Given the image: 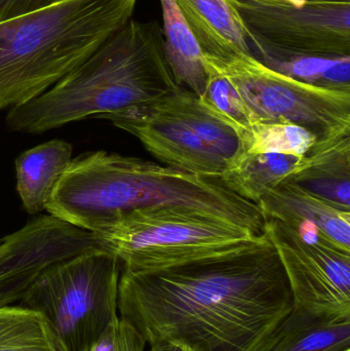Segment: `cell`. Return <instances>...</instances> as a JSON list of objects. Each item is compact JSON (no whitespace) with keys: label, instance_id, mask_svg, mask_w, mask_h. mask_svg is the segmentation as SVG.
Returning <instances> with one entry per match:
<instances>
[{"label":"cell","instance_id":"6da1fadb","mask_svg":"<svg viewBox=\"0 0 350 351\" xmlns=\"http://www.w3.org/2000/svg\"><path fill=\"white\" fill-rule=\"evenodd\" d=\"M293 309L266 233L242 247L155 269L121 270L119 317L147 344L192 351H268Z\"/></svg>","mask_w":350,"mask_h":351},{"label":"cell","instance_id":"7a4b0ae2","mask_svg":"<svg viewBox=\"0 0 350 351\" xmlns=\"http://www.w3.org/2000/svg\"><path fill=\"white\" fill-rule=\"evenodd\" d=\"M158 206L189 208L265 234V218L258 206L236 195L216 178L104 150L71 160L45 210L95 233L134 210Z\"/></svg>","mask_w":350,"mask_h":351},{"label":"cell","instance_id":"3957f363","mask_svg":"<svg viewBox=\"0 0 350 351\" xmlns=\"http://www.w3.org/2000/svg\"><path fill=\"white\" fill-rule=\"evenodd\" d=\"M180 88L158 21L131 20L47 92L10 108L5 125L10 132L37 135L92 115L153 104Z\"/></svg>","mask_w":350,"mask_h":351},{"label":"cell","instance_id":"277c9868","mask_svg":"<svg viewBox=\"0 0 350 351\" xmlns=\"http://www.w3.org/2000/svg\"><path fill=\"white\" fill-rule=\"evenodd\" d=\"M138 0H63L0 22V109L42 95L132 20Z\"/></svg>","mask_w":350,"mask_h":351},{"label":"cell","instance_id":"5b68a950","mask_svg":"<svg viewBox=\"0 0 350 351\" xmlns=\"http://www.w3.org/2000/svg\"><path fill=\"white\" fill-rule=\"evenodd\" d=\"M123 265L106 250L55 262L36 276L18 304L40 313L69 351H84L118 319Z\"/></svg>","mask_w":350,"mask_h":351},{"label":"cell","instance_id":"8992f818","mask_svg":"<svg viewBox=\"0 0 350 351\" xmlns=\"http://www.w3.org/2000/svg\"><path fill=\"white\" fill-rule=\"evenodd\" d=\"M92 234L129 271L189 261L261 237L245 227L176 206L134 210Z\"/></svg>","mask_w":350,"mask_h":351},{"label":"cell","instance_id":"52a82bcc","mask_svg":"<svg viewBox=\"0 0 350 351\" xmlns=\"http://www.w3.org/2000/svg\"><path fill=\"white\" fill-rule=\"evenodd\" d=\"M253 57L273 68L304 58H350V2L225 0Z\"/></svg>","mask_w":350,"mask_h":351},{"label":"cell","instance_id":"ba28073f","mask_svg":"<svg viewBox=\"0 0 350 351\" xmlns=\"http://www.w3.org/2000/svg\"><path fill=\"white\" fill-rule=\"evenodd\" d=\"M203 58L234 84L251 125L290 121L318 140L350 132V90L322 88L275 71L249 53L224 61Z\"/></svg>","mask_w":350,"mask_h":351},{"label":"cell","instance_id":"9c48e42d","mask_svg":"<svg viewBox=\"0 0 350 351\" xmlns=\"http://www.w3.org/2000/svg\"><path fill=\"white\" fill-rule=\"evenodd\" d=\"M279 254L293 307L328 317H350V252L329 241L308 243L289 225L265 219Z\"/></svg>","mask_w":350,"mask_h":351},{"label":"cell","instance_id":"30bf717a","mask_svg":"<svg viewBox=\"0 0 350 351\" xmlns=\"http://www.w3.org/2000/svg\"><path fill=\"white\" fill-rule=\"evenodd\" d=\"M100 247L92 232L51 215L36 217L2 237L0 245V306L16 304L33 280L55 262Z\"/></svg>","mask_w":350,"mask_h":351},{"label":"cell","instance_id":"8fae6325","mask_svg":"<svg viewBox=\"0 0 350 351\" xmlns=\"http://www.w3.org/2000/svg\"><path fill=\"white\" fill-rule=\"evenodd\" d=\"M102 119L137 138L168 168L205 178H218L225 170V160L195 134L178 121L152 110L149 105Z\"/></svg>","mask_w":350,"mask_h":351},{"label":"cell","instance_id":"7c38bea8","mask_svg":"<svg viewBox=\"0 0 350 351\" xmlns=\"http://www.w3.org/2000/svg\"><path fill=\"white\" fill-rule=\"evenodd\" d=\"M257 206L265 219H275L289 226L316 227L331 243L350 252V210H342L292 182H282Z\"/></svg>","mask_w":350,"mask_h":351},{"label":"cell","instance_id":"4fadbf2b","mask_svg":"<svg viewBox=\"0 0 350 351\" xmlns=\"http://www.w3.org/2000/svg\"><path fill=\"white\" fill-rule=\"evenodd\" d=\"M286 181L350 210V132L318 140Z\"/></svg>","mask_w":350,"mask_h":351},{"label":"cell","instance_id":"5bb4252c","mask_svg":"<svg viewBox=\"0 0 350 351\" xmlns=\"http://www.w3.org/2000/svg\"><path fill=\"white\" fill-rule=\"evenodd\" d=\"M73 146L55 139L23 152L16 158V191L29 215L47 210L62 177L72 160Z\"/></svg>","mask_w":350,"mask_h":351},{"label":"cell","instance_id":"9a60e30c","mask_svg":"<svg viewBox=\"0 0 350 351\" xmlns=\"http://www.w3.org/2000/svg\"><path fill=\"white\" fill-rule=\"evenodd\" d=\"M203 55L224 61L251 53L248 39L223 0H175Z\"/></svg>","mask_w":350,"mask_h":351},{"label":"cell","instance_id":"2e32d148","mask_svg":"<svg viewBox=\"0 0 350 351\" xmlns=\"http://www.w3.org/2000/svg\"><path fill=\"white\" fill-rule=\"evenodd\" d=\"M149 107L195 134L225 160L226 166L238 156L240 138L236 130L214 114L193 93L180 88Z\"/></svg>","mask_w":350,"mask_h":351},{"label":"cell","instance_id":"e0dca14e","mask_svg":"<svg viewBox=\"0 0 350 351\" xmlns=\"http://www.w3.org/2000/svg\"><path fill=\"white\" fill-rule=\"evenodd\" d=\"M303 158L282 154H238L216 179L236 195L257 204L265 194L293 174Z\"/></svg>","mask_w":350,"mask_h":351},{"label":"cell","instance_id":"ac0fdd59","mask_svg":"<svg viewBox=\"0 0 350 351\" xmlns=\"http://www.w3.org/2000/svg\"><path fill=\"white\" fill-rule=\"evenodd\" d=\"M164 51L175 82L201 97L207 84L203 53L175 0H160Z\"/></svg>","mask_w":350,"mask_h":351},{"label":"cell","instance_id":"d6986e66","mask_svg":"<svg viewBox=\"0 0 350 351\" xmlns=\"http://www.w3.org/2000/svg\"><path fill=\"white\" fill-rule=\"evenodd\" d=\"M350 350V317H328L293 307L268 351Z\"/></svg>","mask_w":350,"mask_h":351},{"label":"cell","instance_id":"ffe728a7","mask_svg":"<svg viewBox=\"0 0 350 351\" xmlns=\"http://www.w3.org/2000/svg\"><path fill=\"white\" fill-rule=\"evenodd\" d=\"M0 351H69L45 317L28 307L0 306Z\"/></svg>","mask_w":350,"mask_h":351},{"label":"cell","instance_id":"44dd1931","mask_svg":"<svg viewBox=\"0 0 350 351\" xmlns=\"http://www.w3.org/2000/svg\"><path fill=\"white\" fill-rule=\"evenodd\" d=\"M240 138L238 154H282L303 158L318 142L312 132L290 121L256 123Z\"/></svg>","mask_w":350,"mask_h":351},{"label":"cell","instance_id":"7402d4cb","mask_svg":"<svg viewBox=\"0 0 350 351\" xmlns=\"http://www.w3.org/2000/svg\"><path fill=\"white\" fill-rule=\"evenodd\" d=\"M203 61L208 80L199 100L240 136L251 127L244 102L232 82L211 62L205 58Z\"/></svg>","mask_w":350,"mask_h":351},{"label":"cell","instance_id":"603a6c76","mask_svg":"<svg viewBox=\"0 0 350 351\" xmlns=\"http://www.w3.org/2000/svg\"><path fill=\"white\" fill-rule=\"evenodd\" d=\"M146 344L137 329L118 317L84 351H145Z\"/></svg>","mask_w":350,"mask_h":351},{"label":"cell","instance_id":"cb8c5ba5","mask_svg":"<svg viewBox=\"0 0 350 351\" xmlns=\"http://www.w3.org/2000/svg\"><path fill=\"white\" fill-rule=\"evenodd\" d=\"M63 0H0V22L34 12Z\"/></svg>","mask_w":350,"mask_h":351},{"label":"cell","instance_id":"d4e9b609","mask_svg":"<svg viewBox=\"0 0 350 351\" xmlns=\"http://www.w3.org/2000/svg\"><path fill=\"white\" fill-rule=\"evenodd\" d=\"M149 346V351H192L186 346L171 340H158Z\"/></svg>","mask_w":350,"mask_h":351},{"label":"cell","instance_id":"484cf974","mask_svg":"<svg viewBox=\"0 0 350 351\" xmlns=\"http://www.w3.org/2000/svg\"><path fill=\"white\" fill-rule=\"evenodd\" d=\"M283 1L289 2L295 6H302L308 2V0H283Z\"/></svg>","mask_w":350,"mask_h":351},{"label":"cell","instance_id":"4316f807","mask_svg":"<svg viewBox=\"0 0 350 351\" xmlns=\"http://www.w3.org/2000/svg\"><path fill=\"white\" fill-rule=\"evenodd\" d=\"M314 1L350 2V0H314Z\"/></svg>","mask_w":350,"mask_h":351},{"label":"cell","instance_id":"83f0119b","mask_svg":"<svg viewBox=\"0 0 350 351\" xmlns=\"http://www.w3.org/2000/svg\"><path fill=\"white\" fill-rule=\"evenodd\" d=\"M2 239H0V245H1Z\"/></svg>","mask_w":350,"mask_h":351},{"label":"cell","instance_id":"f1b7e54d","mask_svg":"<svg viewBox=\"0 0 350 351\" xmlns=\"http://www.w3.org/2000/svg\"><path fill=\"white\" fill-rule=\"evenodd\" d=\"M345 351H350V350H345Z\"/></svg>","mask_w":350,"mask_h":351},{"label":"cell","instance_id":"f546056e","mask_svg":"<svg viewBox=\"0 0 350 351\" xmlns=\"http://www.w3.org/2000/svg\"><path fill=\"white\" fill-rule=\"evenodd\" d=\"M223 1H225V0H223Z\"/></svg>","mask_w":350,"mask_h":351}]
</instances>
